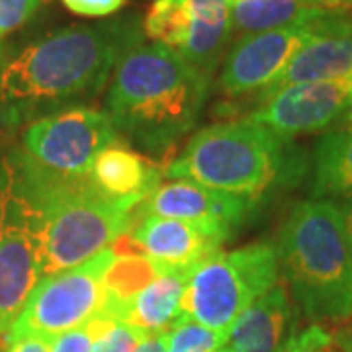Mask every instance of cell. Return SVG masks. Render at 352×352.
<instances>
[{
    "label": "cell",
    "mask_w": 352,
    "mask_h": 352,
    "mask_svg": "<svg viewBox=\"0 0 352 352\" xmlns=\"http://www.w3.org/2000/svg\"><path fill=\"white\" fill-rule=\"evenodd\" d=\"M258 201L235 196L219 190L206 188L190 180H173L159 184L151 196L139 204V215H157L164 219H178L192 226L210 229L227 241L252 214Z\"/></svg>",
    "instance_id": "obj_11"
},
{
    "label": "cell",
    "mask_w": 352,
    "mask_h": 352,
    "mask_svg": "<svg viewBox=\"0 0 352 352\" xmlns=\"http://www.w3.org/2000/svg\"><path fill=\"white\" fill-rule=\"evenodd\" d=\"M309 8L319 10H352V0H302Z\"/></svg>",
    "instance_id": "obj_29"
},
{
    "label": "cell",
    "mask_w": 352,
    "mask_h": 352,
    "mask_svg": "<svg viewBox=\"0 0 352 352\" xmlns=\"http://www.w3.org/2000/svg\"><path fill=\"white\" fill-rule=\"evenodd\" d=\"M135 352H166L164 349V339L163 335H155V337H147L141 344L138 346Z\"/></svg>",
    "instance_id": "obj_31"
},
{
    "label": "cell",
    "mask_w": 352,
    "mask_h": 352,
    "mask_svg": "<svg viewBox=\"0 0 352 352\" xmlns=\"http://www.w3.org/2000/svg\"><path fill=\"white\" fill-rule=\"evenodd\" d=\"M307 173L309 159L300 145L249 118L196 131L164 170L173 180L245 196L261 206L298 186Z\"/></svg>",
    "instance_id": "obj_3"
},
{
    "label": "cell",
    "mask_w": 352,
    "mask_h": 352,
    "mask_svg": "<svg viewBox=\"0 0 352 352\" xmlns=\"http://www.w3.org/2000/svg\"><path fill=\"white\" fill-rule=\"evenodd\" d=\"M39 4L41 0H0V38L25 24Z\"/></svg>",
    "instance_id": "obj_24"
},
{
    "label": "cell",
    "mask_w": 352,
    "mask_h": 352,
    "mask_svg": "<svg viewBox=\"0 0 352 352\" xmlns=\"http://www.w3.org/2000/svg\"><path fill=\"white\" fill-rule=\"evenodd\" d=\"M319 8H309L302 0H233V36L264 34L307 24Z\"/></svg>",
    "instance_id": "obj_19"
},
{
    "label": "cell",
    "mask_w": 352,
    "mask_h": 352,
    "mask_svg": "<svg viewBox=\"0 0 352 352\" xmlns=\"http://www.w3.org/2000/svg\"><path fill=\"white\" fill-rule=\"evenodd\" d=\"M163 175V168L118 141L98 155L90 170V180L102 194L139 206L159 186Z\"/></svg>",
    "instance_id": "obj_15"
},
{
    "label": "cell",
    "mask_w": 352,
    "mask_h": 352,
    "mask_svg": "<svg viewBox=\"0 0 352 352\" xmlns=\"http://www.w3.org/2000/svg\"><path fill=\"white\" fill-rule=\"evenodd\" d=\"M163 339L166 352H215L229 342V333L214 331L192 319L178 317Z\"/></svg>",
    "instance_id": "obj_21"
},
{
    "label": "cell",
    "mask_w": 352,
    "mask_h": 352,
    "mask_svg": "<svg viewBox=\"0 0 352 352\" xmlns=\"http://www.w3.org/2000/svg\"><path fill=\"white\" fill-rule=\"evenodd\" d=\"M41 280L36 219L0 182V340Z\"/></svg>",
    "instance_id": "obj_8"
},
{
    "label": "cell",
    "mask_w": 352,
    "mask_h": 352,
    "mask_svg": "<svg viewBox=\"0 0 352 352\" xmlns=\"http://www.w3.org/2000/svg\"><path fill=\"white\" fill-rule=\"evenodd\" d=\"M335 344H337L339 352H352V325L337 333Z\"/></svg>",
    "instance_id": "obj_32"
},
{
    "label": "cell",
    "mask_w": 352,
    "mask_h": 352,
    "mask_svg": "<svg viewBox=\"0 0 352 352\" xmlns=\"http://www.w3.org/2000/svg\"><path fill=\"white\" fill-rule=\"evenodd\" d=\"M340 215H342V226H344V233H346V241L352 252V194L346 198H342V204L339 206Z\"/></svg>",
    "instance_id": "obj_30"
},
{
    "label": "cell",
    "mask_w": 352,
    "mask_h": 352,
    "mask_svg": "<svg viewBox=\"0 0 352 352\" xmlns=\"http://www.w3.org/2000/svg\"><path fill=\"white\" fill-rule=\"evenodd\" d=\"M113 258L116 254L106 249L80 266L41 278L8 331L6 342L25 337L55 339L87 325L102 311V282Z\"/></svg>",
    "instance_id": "obj_6"
},
{
    "label": "cell",
    "mask_w": 352,
    "mask_h": 352,
    "mask_svg": "<svg viewBox=\"0 0 352 352\" xmlns=\"http://www.w3.org/2000/svg\"><path fill=\"white\" fill-rule=\"evenodd\" d=\"M215 352H231V351H229V346H227V349H219V351H215Z\"/></svg>",
    "instance_id": "obj_34"
},
{
    "label": "cell",
    "mask_w": 352,
    "mask_h": 352,
    "mask_svg": "<svg viewBox=\"0 0 352 352\" xmlns=\"http://www.w3.org/2000/svg\"><path fill=\"white\" fill-rule=\"evenodd\" d=\"M351 90V76L286 87L261 100L249 120L286 139L325 131L346 118L352 106Z\"/></svg>",
    "instance_id": "obj_10"
},
{
    "label": "cell",
    "mask_w": 352,
    "mask_h": 352,
    "mask_svg": "<svg viewBox=\"0 0 352 352\" xmlns=\"http://www.w3.org/2000/svg\"><path fill=\"white\" fill-rule=\"evenodd\" d=\"M133 239L161 272L192 276L208 256L221 251L226 237L178 219L143 215L133 227Z\"/></svg>",
    "instance_id": "obj_12"
},
{
    "label": "cell",
    "mask_w": 352,
    "mask_h": 352,
    "mask_svg": "<svg viewBox=\"0 0 352 352\" xmlns=\"http://www.w3.org/2000/svg\"><path fill=\"white\" fill-rule=\"evenodd\" d=\"M233 0H190V24L176 51L201 76L212 80L233 38Z\"/></svg>",
    "instance_id": "obj_13"
},
{
    "label": "cell",
    "mask_w": 352,
    "mask_h": 352,
    "mask_svg": "<svg viewBox=\"0 0 352 352\" xmlns=\"http://www.w3.org/2000/svg\"><path fill=\"white\" fill-rule=\"evenodd\" d=\"M351 80H352V75H351ZM351 98H352V90H351ZM349 113L352 116V106H351V110H349Z\"/></svg>",
    "instance_id": "obj_35"
},
{
    "label": "cell",
    "mask_w": 352,
    "mask_h": 352,
    "mask_svg": "<svg viewBox=\"0 0 352 352\" xmlns=\"http://www.w3.org/2000/svg\"><path fill=\"white\" fill-rule=\"evenodd\" d=\"M212 80L161 43H139L113 69L104 112L118 135L147 155H166L196 126Z\"/></svg>",
    "instance_id": "obj_2"
},
{
    "label": "cell",
    "mask_w": 352,
    "mask_h": 352,
    "mask_svg": "<svg viewBox=\"0 0 352 352\" xmlns=\"http://www.w3.org/2000/svg\"><path fill=\"white\" fill-rule=\"evenodd\" d=\"M188 278L184 274L161 272L133 298L118 321L139 329L147 337L164 335L180 317Z\"/></svg>",
    "instance_id": "obj_18"
},
{
    "label": "cell",
    "mask_w": 352,
    "mask_h": 352,
    "mask_svg": "<svg viewBox=\"0 0 352 352\" xmlns=\"http://www.w3.org/2000/svg\"><path fill=\"white\" fill-rule=\"evenodd\" d=\"M351 75L352 36H311L302 50L292 57L282 75L258 98L264 100L278 90L294 85L339 80Z\"/></svg>",
    "instance_id": "obj_16"
},
{
    "label": "cell",
    "mask_w": 352,
    "mask_h": 352,
    "mask_svg": "<svg viewBox=\"0 0 352 352\" xmlns=\"http://www.w3.org/2000/svg\"><path fill=\"white\" fill-rule=\"evenodd\" d=\"M276 352H333V337L321 325H309L294 333Z\"/></svg>",
    "instance_id": "obj_23"
},
{
    "label": "cell",
    "mask_w": 352,
    "mask_h": 352,
    "mask_svg": "<svg viewBox=\"0 0 352 352\" xmlns=\"http://www.w3.org/2000/svg\"><path fill=\"white\" fill-rule=\"evenodd\" d=\"M311 200H335L352 194V116L346 113L344 124L329 129L315 143L311 159Z\"/></svg>",
    "instance_id": "obj_17"
},
{
    "label": "cell",
    "mask_w": 352,
    "mask_h": 352,
    "mask_svg": "<svg viewBox=\"0 0 352 352\" xmlns=\"http://www.w3.org/2000/svg\"><path fill=\"white\" fill-rule=\"evenodd\" d=\"M294 307L288 292L276 284L252 302L229 333L231 352H276L294 335Z\"/></svg>",
    "instance_id": "obj_14"
},
{
    "label": "cell",
    "mask_w": 352,
    "mask_h": 352,
    "mask_svg": "<svg viewBox=\"0 0 352 352\" xmlns=\"http://www.w3.org/2000/svg\"><path fill=\"white\" fill-rule=\"evenodd\" d=\"M53 339L45 337H25V339L8 342L4 352H50Z\"/></svg>",
    "instance_id": "obj_28"
},
{
    "label": "cell",
    "mask_w": 352,
    "mask_h": 352,
    "mask_svg": "<svg viewBox=\"0 0 352 352\" xmlns=\"http://www.w3.org/2000/svg\"><path fill=\"white\" fill-rule=\"evenodd\" d=\"M18 122L14 120L12 112L8 110V106L4 104L2 96H0V155H4L10 141H12L14 133L18 129Z\"/></svg>",
    "instance_id": "obj_27"
},
{
    "label": "cell",
    "mask_w": 352,
    "mask_h": 352,
    "mask_svg": "<svg viewBox=\"0 0 352 352\" xmlns=\"http://www.w3.org/2000/svg\"><path fill=\"white\" fill-rule=\"evenodd\" d=\"M6 346H8V342H6V340H0V352H4Z\"/></svg>",
    "instance_id": "obj_33"
},
{
    "label": "cell",
    "mask_w": 352,
    "mask_h": 352,
    "mask_svg": "<svg viewBox=\"0 0 352 352\" xmlns=\"http://www.w3.org/2000/svg\"><path fill=\"white\" fill-rule=\"evenodd\" d=\"M309 39L311 34L305 24L241 36L229 45L221 61L217 90L226 98H247L252 94L258 98Z\"/></svg>",
    "instance_id": "obj_9"
},
{
    "label": "cell",
    "mask_w": 352,
    "mask_h": 352,
    "mask_svg": "<svg viewBox=\"0 0 352 352\" xmlns=\"http://www.w3.org/2000/svg\"><path fill=\"white\" fill-rule=\"evenodd\" d=\"M276 252L294 300L307 319H351L352 252L335 201H298L278 233Z\"/></svg>",
    "instance_id": "obj_4"
},
{
    "label": "cell",
    "mask_w": 352,
    "mask_h": 352,
    "mask_svg": "<svg viewBox=\"0 0 352 352\" xmlns=\"http://www.w3.org/2000/svg\"><path fill=\"white\" fill-rule=\"evenodd\" d=\"M92 339H94V331L88 321L82 327H76L55 337L51 342L50 352H92Z\"/></svg>",
    "instance_id": "obj_25"
},
{
    "label": "cell",
    "mask_w": 352,
    "mask_h": 352,
    "mask_svg": "<svg viewBox=\"0 0 352 352\" xmlns=\"http://www.w3.org/2000/svg\"><path fill=\"white\" fill-rule=\"evenodd\" d=\"M90 325L94 331L92 352H135L147 339V335L139 329L100 314L90 319Z\"/></svg>",
    "instance_id": "obj_22"
},
{
    "label": "cell",
    "mask_w": 352,
    "mask_h": 352,
    "mask_svg": "<svg viewBox=\"0 0 352 352\" xmlns=\"http://www.w3.org/2000/svg\"><path fill=\"white\" fill-rule=\"evenodd\" d=\"M143 38L135 12L51 32L12 57H0V96L18 126L90 106L108 87L118 61Z\"/></svg>",
    "instance_id": "obj_1"
},
{
    "label": "cell",
    "mask_w": 352,
    "mask_h": 352,
    "mask_svg": "<svg viewBox=\"0 0 352 352\" xmlns=\"http://www.w3.org/2000/svg\"><path fill=\"white\" fill-rule=\"evenodd\" d=\"M161 274L159 266L145 254L118 256L104 274V305L100 315L120 319L126 307L133 302L141 289H145Z\"/></svg>",
    "instance_id": "obj_20"
},
{
    "label": "cell",
    "mask_w": 352,
    "mask_h": 352,
    "mask_svg": "<svg viewBox=\"0 0 352 352\" xmlns=\"http://www.w3.org/2000/svg\"><path fill=\"white\" fill-rule=\"evenodd\" d=\"M278 270L274 243L263 241L231 252H214L188 278L180 317L231 333L241 314L276 286Z\"/></svg>",
    "instance_id": "obj_5"
},
{
    "label": "cell",
    "mask_w": 352,
    "mask_h": 352,
    "mask_svg": "<svg viewBox=\"0 0 352 352\" xmlns=\"http://www.w3.org/2000/svg\"><path fill=\"white\" fill-rule=\"evenodd\" d=\"M67 10L87 18H106L116 14L126 0H61Z\"/></svg>",
    "instance_id": "obj_26"
},
{
    "label": "cell",
    "mask_w": 352,
    "mask_h": 352,
    "mask_svg": "<svg viewBox=\"0 0 352 352\" xmlns=\"http://www.w3.org/2000/svg\"><path fill=\"white\" fill-rule=\"evenodd\" d=\"M120 141L110 116L90 106L47 113L22 133L24 151L59 175L87 176L104 149Z\"/></svg>",
    "instance_id": "obj_7"
}]
</instances>
